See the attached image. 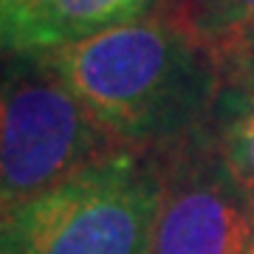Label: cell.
<instances>
[{"mask_svg": "<svg viewBox=\"0 0 254 254\" xmlns=\"http://www.w3.org/2000/svg\"><path fill=\"white\" fill-rule=\"evenodd\" d=\"M43 60L133 150L184 144L218 108V57L164 17L110 28Z\"/></svg>", "mask_w": 254, "mask_h": 254, "instance_id": "obj_1", "label": "cell"}, {"mask_svg": "<svg viewBox=\"0 0 254 254\" xmlns=\"http://www.w3.org/2000/svg\"><path fill=\"white\" fill-rule=\"evenodd\" d=\"M164 173L125 147L0 212V254H150Z\"/></svg>", "mask_w": 254, "mask_h": 254, "instance_id": "obj_2", "label": "cell"}, {"mask_svg": "<svg viewBox=\"0 0 254 254\" xmlns=\"http://www.w3.org/2000/svg\"><path fill=\"white\" fill-rule=\"evenodd\" d=\"M125 150L43 57L0 71V212Z\"/></svg>", "mask_w": 254, "mask_h": 254, "instance_id": "obj_3", "label": "cell"}, {"mask_svg": "<svg viewBox=\"0 0 254 254\" xmlns=\"http://www.w3.org/2000/svg\"><path fill=\"white\" fill-rule=\"evenodd\" d=\"M252 243V192L215 158H195L164 178L150 254H246Z\"/></svg>", "mask_w": 254, "mask_h": 254, "instance_id": "obj_4", "label": "cell"}, {"mask_svg": "<svg viewBox=\"0 0 254 254\" xmlns=\"http://www.w3.org/2000/svg\"><path fill=\"white\" fill-rule=\"evenodd\" d=\"M164 0H0V57L57 48L158 14Z\"/></svg>", "mask_w": 254, "mask_h": 254, "instance_id": "obj_5", "label": "cell"}, {"mask_svg": "<svg viewBox=\"0 0 254 254\" xmlns=\"http://www.w3.org/2000/svg\"><path fill=\"white\" fill-rule=\"evenodd\" d=\"M158 17L203 43L220 68L254 51V0H164Z\"/></svg>", "mask_w": 254, "mask_h": 254, "instance_id": "obj_6", "label": "cell"}, {"mask_svg": "<svg viewBox=\"0 0 254 254\" xmlns=\"http://www.w3.org/2000/svg\"><path fill=\"white\" fill-rule=\"evenodd\" d=\"M218 155L235 181L254 192V93L232 91L218 99Z\"/></svg>", "mask_w": 254, "mask_h": 254, "instance_id": "obj_7", "label": "cell"}, {"mask_svg": "<svg viewBox=\"0 0 254 254\" xmlns=\"http://www.w3.org/2000/svg\"><path fill=\"white\" fill-rule=\"evenodd\" d=\"M229 65H235L237 71L243 73L246 91L254 93V51H252V54H246V57H240V60H235V63H229Z\"/></svg>", "mask_w": 254, "mask_h": 254, "instance_id": "obj_8", "label": "cell"}, {"mask_svg": "<svg viewBox=\"0 0 254 254\" xmlns=\"http://www.w3.org/2000/svg\"><path fill=\"white\" fill-rule=\"evenodd\" d=\"M246 254H254V192H252V243H249V252Z\"/></svg>", "mask_w": 254, "mask_h": 254, "instance_id": "obj_9", "label": "cell"}]
</instances>
